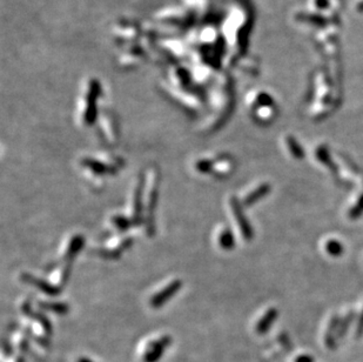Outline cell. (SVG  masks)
<instances>
[{
	"label": "cell",
	"instance_id": "cell-1",
	"mask_svg": "<svg viewBox=\"0 0 363 362\" xmlns=\"http://www.w3.org/2000/svg\"><path fill=\"white\" fill-rule=\"evenodd\" d=\"M159 180L160 175L157 168H151L147 172V177L145 179L144 192H145V222H146V228L148 233L153 234L154 232V211L157 206L158 200V189H159Z\"/></svg>",
	"mask_w": 363,
	"mask_h": 362
},
{
	"label": "cell",
	"instance_id": "cell-2",
	"mask_svg": "<svg viewBox=\"0 0 363 362\" xmlns=\"http://www.w3.org/2000/svg\"><path fill=\"white\" fill-rule=\"evenodd\" d=\"M81 166L90 172V174L94 177L98 175H106V174H114L120 165L119 164H111L108 162H104L101 159H96L92 156H85L81 160Z\"/></svg>",
	"mask_w": 363,
	"mask_h": 362
},
{
	"label": "cell",
	"instance_id": "cell-3",
	"mask_svg": "<svg viewBox=\"0 0 363 362\" xmlns=\"http://www.w3.org/2000/svg\"><path fill=\"white\" fill-rule=\"evenodd\" d=\"M181 286H183V283H181V280L177 279H174L169 281V283H167L165 287L160 288V290L157 291L152 295L150 301H148L150 302V306L153 307V308H159V307L163 306V303L173 298L174 294L180 290Z\"/></svg>",
	"mask_w": 363,
	"mask_h": 362
},
{
	"label": "cell",
	"instance_id": "cell-4",
	"mask_svg": "<svg viewBox=\"0 0 363 362\" xmlns=\"http://www.w3.org/2000/svg\"><path fill=\"white\" fill-rule=\"evenodd\" d=\"M145 181L143 179H139L137 181L135 186L133 187L132 195H130V211H129V219L132 222L139 221V218L143 213V192H144Z\"/></svg>",
	"mask_w": 363,
	"mask_h": 362
},
{
	"label": "cell",
	"instance_id": "cell-5",
	"mask_svg": "<svg viewBox=\"0 0 363 362\" xmlns=\"http://www.w3.org/2000/svg\"><path fill=\"white\" fill-rule=\"evenodd\" d=\"M83 243H85V240H83V237L80 234H73V235L68 237L63 246V250L60 252L63 262L70 263L72 259H74L75 255L81 251Z\"/></svg>",
	"mask_w": 363,
	"mask_h": 362
},
{
	"label": "cell",
	"instance_id": "cell-6",
	"mask_svg": "<svg viewBox=\"0 0 363 362\" xmlns=\"http://www.w3.org/2000/svg\"><path fill=\"white\" fill-rule=\"evenodd\" d=\"M132 243L133 240L128 236H114L112 237V240H108L105 246H103V252L107 257H117V255H120L126 248H128Z\"/></svg>",
	"mask_w": 363,
	"mask_h": 362
},
{
	"label": "cell",
	"instance_id": "cell-7",
	"mask_svg": "<svg viewBox=\"0 0 363 362\" xmlns=\"http://www.w3.org/2000/svg\"><path fill=\"white\" fill-rule=\"evenodd\" d=\"M170 343V339L168 336H162V338L152 341L146 348V353L144 355L145 362H157L162 356L163 350Z\"/></svg>",
	"mask_w": 363,
	"mask_h": 362
},
{
	"label": "cell",
	"instance_id": "cell-8",
	"mask_svg": "<svg viewBox=\"0 0 363 362\" xmlns=\"http://www.w3.org/2000/svg\"><path fill=\"white\" fill-rule=\"evenodd\" d=\"M71 267L68 262H63L60 266H58L57 268L53 269V272L50 274L49 283L54 286L58 290H60V287H63L65 284L67 283L68 276H70Z\"/></svg>",
	"mask_w": 363,
	"mask_h": 362
},
{
	"label": "cell",
	"instance_id": "cell-9",
	"mask_svg": "<svg viewBox=\"0 0 363 362\" xmlns=\"http://www.w3.org/2000/svg\"><path fill=\"white\" fill-rule=\"evenodd\" d=\"M21 280L26 284H31L34 288H37V290H39L40 292H42V293H45L47 295H56L59 293V290L54 286H52L49 281L37 279V277L31 275V274H23V275H21Z\"/></svg>",
	"mask_w": 363,
	"mask_h": 362
},
{
	"label": "cell",
	"instance_id": "cell-10",
	"mask_svg": "<svg viewBox=\"0 0 363 362\" xmlns=\"http://www.w3.org/2000/svg\"><path fill=\"white\" fill-rule=\"evenodd\" d=\"M233 168L232 160L227 156H215L214 159H210V173L214 175H224L230 173Z\"/></svg>",
	"mask_w": 363,
	"mask_h": 362
},
{
	"label": "cell",
	"instance_id": "cell-11",
	"mask_svg": "<svg viewBox=\"0 0 363 362\" xmlns=\"http://www.w3.org/2000/svg\"><path fill=\"white\" fill-rule=\"evenodd\" d=\"M235 201H237V200L232 199L231 203H230L232 215H233V218L235 219V220H237V224L239 226V228H240V232H241L242 235L246 236V237H249L250 233H252V232H250L249 225L247 224L246 218H243L240 207H239L238 203H235Z\"/></svg>",
	"mask_w": 363,
	"mask_h": 362
},
{
	"label": "cell",
	"instance_id": "cell-12",
	"mask_svg": "<svg viewBox=\"0 0 363 362\" xmlns=\"http://www.w3.org/2000/svg\"><path fill=\"white\" fill-rule=\"evenodd\" d=\"M215 243L222 250H231L234 246V239L230 228L224 226L219 228V230L215 232Z\"/></svg>",
	"mask_w": 363,
	"mask_h": 362
},
{
	"label": "cell",
	"instance_id": "cell-13",
	"mask_svg": "<svg viewBox=\"0 0 363 362\" xmlns=\"http://www.w3.org/2000/svg\"><path fill=\"white\" fill-rule=\"evenodd\" d=\"M111 222L112 226H113L114 228H117L119 232H122V230H125L130 224H133L129 218H125L122 217V215H114V217H112Z\"/></svg>",
	"mask_w": 363,
	"mask_h": 362
},
{
	"label": "cell",
	"instance_id": "cell-14",
	"mask_svg": "<svg viewBox=\"0 0 363 362\" xmlns=\"http://www.w3.org/2000/svg\"><path fill=\"white\" fill-rule=\"evenodd\" d=\"M40 307L45 308L47 310H52V312H57L60 314H64L67 312V306L65 303L61 302H41Z\"/></svg>",
	"mask_w": 363,
	"mask_h": 362
},
{
	"label": "cell",
	"instance_id": "cell-15",
	"mask_svg": "<svg viewBox=\"0 0 363 362\" xmlns=\"http://www.w3.org/2000/svg\"><path fill=\"white\" fill-rule=\"evenodd\" d=\"M266 192H267L266 186H261V187L257 188L255 192L250 193V194L247 195L243 203H245V205H250V204L255 203V201H256L257 199H259L260 196H262V195L266 194Z\"/></svg>",
	"mask_w": 363,
	"mask_h": 362
}]
</instances>
